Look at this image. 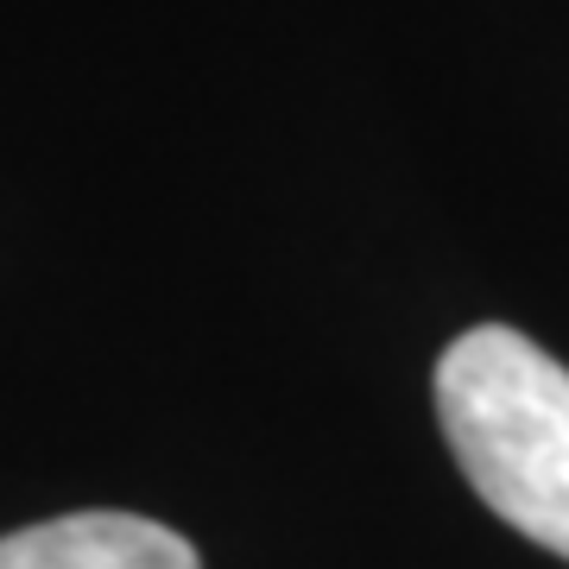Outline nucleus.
<instances>
[{
	"instance_id": "obj_1",
	"label": "nucleus",
	"mask_w": 569,
	"mask_h": 569,
	"mask_svg": "<svg viewBox=\"0 0 569 569\" xmlns=\"http://www.w3.org/2000/svg\"><path fill=\"white\" fill-rule=\"evenodd\" d=\"M437 425L468 488L569 557V367L507 323L468 329L437 361Z\"/></svg>"
},
{
	"instance_id": "obj_2",
	"label": "nucleus",
	"mask_w": 569,
	"mask_h": 569,
	"mask_svg": "<svg viewBox=\"0 0 569 569\" xmlns=\"http://www.w3.org/2000/svg\"><path fill=\"white\" fill-rule=\"evenodd\" d=\"M0 569H203L190 538L140 512H63L7 531Z\"/></svg>"
}]
</instances>
